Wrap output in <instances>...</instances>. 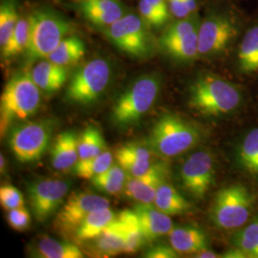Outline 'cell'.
<instances>
[{"label": "cell", "mask_w": 258, "mask_h": 258, "mask_svg": "<svg viewBox=\"0 0 258 258\" xmlns=\"http://www.w3.org/2000/svg\"><path fill=\"white\" fill-rule=\"evenodd\" d=\"M40 89L29 72H19L6 83L0 98L1 134L12 123L35 115L40 106Z\"/></svg>", "instance_id": "6da1fadb"}, {"label": "cell", "mask_w": 258, "mask_h": 258, "mask_svg": "<svg viewBox=\"0 0 258 258\" xmlns=\"http://www.w3.org/2000/svg\"><path fill=\"white\" fill-rule=\"evenodd\" d=\"M200 141V131L183 118L167 114L157 120L148 140L152 152L162 158H173L191 149Z\"/></svg>", "instance_id": "7a4b0ae2"}, {"label": "cell", "mask_w": 258, "mask_h": 258, "mask_svg": "<svg viewBox=\"0 0 258 258\" xmlns=\"http://www.w3.org/2000/svg\"><path fill=\"white\" fill-rule=\"evenodd\" d=\"M240 102L239 90L233 84L212 75L198 78L190 87L189 106L205 116L229 114Z\"/></svg>", "instance_id": "3957f363"}, {"label": "cell", "mask_w": 258, "mask_h": 258, "mask_svg": "<svg viewBox=\"0 0 258 258\" xmlns=\"http://www.w3.org/2000/svg\"><path fill=\"white\" fill-rule=\"evenodd\" d=\"M161 79L156 74L142 76L117 99L112 107L111 120L119 127L136 124L156 102Z\"/></svg>", "instance_id": "277c9868"}, {"label": "cell", "mask_w": 258, "mask_h": 258, "mask_svg": "<svg viewBox=\"0 0 258 258\" xmlns=\"http://www.w3.org/2000/svg\"><path fill=\"white\" fill-rule=\"evenodd\" d=\"M29 19L31 34L25 54L30 62L47 58L72 30L70 22L62 15L47 7L35 10Z\"/></svg>", "instance_id": "5b68a950"}, {"label": "cell", "mask_w": 258, "mask_h": 258, "mask_svg": "<svg viewBox=\"0 0 258 258\" xmlns=\"http://www.w3.org/2000/svg\"><path fill=\"white\" fill-rule=\"evenodd\" d=\"M112 68L106 59L97 57L82 65L72 75L66 91L72 103L88 105L97 102L110 83Z\"/></svg>", "instance_id": "8992f818"}, {"label": "cell", "mask_w": 258, "mask_h": 258, "mask_svg": "<svg viewBox=\"0 0 258 258\" xmlns=\"http://www.w3.org/2000/svg\"><path fill=\"white\" fill-rule=\"evenodd\" d=\"M104 34L115 46L130 56L145 58L153 52L150 27L137 14L127 13L109 27L104 28Z\"/></svg>", "instance_id": "52a82bcc"}, {"label": "cell", "mask_w": 258, "mask_h": 258, "mask_svg": "<svg viewBox=\"0 0 258 258\" xmlns=\"http://www.w3.org/2000/svg\"><path fill=\"white\" fill-rule=\"evenodd\" d=\"M54 131V122L49 120L27 121L12 129L9 147L20 163L38 161L46 152Z\"/></svg>", "instance_id": "ba28073f"}, {"label": "cell", "mask_w": 258, "mask_h": 258, "mask_svg": "<svg viewBox=\"0 0 258 258\" xmlns=\"http://www.w3.org/2000/svg\"><path fill=\"white\" fill-rule=\"evenodd\" d=\"M252 198L242 184H232L218 191L212 206V220L223 230H234L248 221Z\"/></svg>", "instance_id": "9c48e42d"}, {"label": "cell", "mask_w": 258, "mask_h": 258, "mask_svg": "<svg viewBox=\"0 0 258 258\" xmlns=\"http://www.w3.org/2000/svg\"><path fill=\"white\" fill-rule=\"evenodd\" d=\"M108 207L110 203L105 197L89 192H74L59 209L54 222L55 230L63 234L75 233L87 215Z\"/></svg>", "instance_id": "30bf717a"}, {"label": "cell", "mask_w": 258, "mask_h": 258, "mask_svg": "<svg viewBox=\"0 0 258 258\" xmlns=\"http://www.w3.org/2000/svg\"><path fill=\"white\" fill-rule=\"evenodd\" d=\"M71 186L69 181L38 180L28 186L29 203L37 221L48 220L63 203Z\"/></svg>", "instance_id": "8fae6325"}, {"label": "cell", "mask_w": 258, "mask_h": 258, "mask_svg": "<svg viewBox=\"0 0 258 258\" xmlns=\"http://www.w3.org/2000/svg\"><path fill=\"white\" fill-rule=\"evenodd\" d=\"M184 188L194 198L205 197L214 179V160L210 152L197 151L184 161L180 170Z\"/></svg>", "instance_id": "7c38bea8"}, {"label": "cell", "mask_w": 258, "mask_h": 258, "mask_svg": "<svg viewBox=\"0 0 258 258\" xmlns=\"http://www.w3.org/2000/svg\"><path fill=\"white\" fill-rule=\"evenodd\" d=\"M237 33L230 18L214 15L205 19L198 28V52L200 55L218 54L231 42Z\"/></svg>", "instance_id": "4fadbf2b"}, {"label": "cell", "mask_w": 258, "mask_h": 258, "mask_svg": "<svg viewBox=\"0 0 258 258\" xmlns=\"http://www.w3.org/2000/svg\"><path fill=\"white\" fill-rule=\"evenodd\" d=\"M168 171V166L165 162H156L147 174L128 177L122 194L140 204H153L158 188L166 182Z\"/></svg>", "instance_id": "5bb4252c"}, {"label": "cell", "mask_w": 258, "mask_h": 258, "mask_svg": "<svg viewBox=\"0 0 258 258\" xmlns=\"http://www.w3.org/2000/svg\"><path fill=\"white\" fill-rule=\"evenodd\" d=\"M152 150L140 143H127L116 149L115 158L128 177H141L152 168Z\"/></svg>", "instance_id": "9a60e30c"}, {"label": "cell", "mask_w": 258, "mask_h": 258, "mask_svg": "<svg viewBox=\"0 0 258 258\" xmlns=\"http://www.w3.org/2000/svg\"><path fill=\"white\" fill-rule=\"evenodd\" d=\"M83 18L94 26L107 28L127 14L120 0H89L78 5Z\"/></svg>", "instance_id": "2e32d148"}, {"label": "cell", "mask_w": 258, "mask_h": 258, "mask_svg": "<svg viewBox=\"0 0 258 258\" xmlns=\"http://www.w3.org/2000/svg\"><path fill=\"white\" fill-rule=\"evenodd\" d=\"M147 242H152L164 236L173 229L169 215L159 211L151 204H137L133 208Z\"/></svg>", "instance_id": "e0dca14e"}, {"label": "cell", "mask_w": 258, "mask_h": 258, "mask_svg": "<svg viewBox=\"0 0 258 258\" xmlns=\"http://www.w3.org/2000/svg\"><path fill=\"white\" fill-rule=\"evenodd\" d=\"M84 244L88 252L96 257H111L124 252V239L118 217L100 235Z\"/></svg>", "instance_id": "ac0fdd59"}, {"label": "cell", "mask_w": 258, "mask_h": 258, "mask_svg": "<svg viewBox=\"0 0 258 258\" xmlns=\"http://www.w3.org/2000/svg\"><path fill=\"white\" fill-rule=\"evenodd\" d=\"M79 137L72 130H66L55 137L51 148V164L56 171L67 172L79 161Z\"/></svg>", "instance_id": "d6986e66"}, {"label": "cell", "mask_w": 258, "mask_h": 258, "mask_svg": "<svg viewBox=\"0 0 258 258\" xmlns=\"http://www.w3.org/2000/svg\"><path fill=\"white\" fill-rule=\"evenodd\" d=\"M41 92L53 94L60 90L68 80V69L47 60H40L30 72Z\"/></svg>", "instance_id": "ffe728a7"}, {"label": "cell", "mask_w": 258, "mask_h": 258, "mask_svg": "<svg viewBox=\"0 0 258 258\" xmlns=\"http://www.w3.org/2000/svg\"><path fill=\"white\" fill-rule=\"evenodd\" d=\"M169 244L179 254H195L208 249V238L198 228L177 227L168 233Z\"/></svg>", "instance_id": "44dd1931"}, {"label": "cell", "mask_w": 258, "mask_h": 258, "mask_svg": "<svg viewBox=\"0 0 258 258\" xmlns=\"http://www.w3.org/2000/svg\"><path fill=\"white\" fill-rule=\"evenodd\" d=\"M117 215L108 208L99 209L91 212L83 223L79 226L75 232V238L81 243L94 239L100 235L106 227L116 219Z\"/></svg>", "instance_id": "7402d4cb"}, {"label": "cell", "mask_w": 258, "mask_h": 258, "mask_svg": "<svg viewBox=\"0 0 258 258\" xmlns=\"http://www.w3.org/2000/svg\"><path fill=\"white\" fill-rule=\"evenodd\" d=\"M159 45L166 55L180 61H188L199 55L198 30L184 37L171 39L159 38Z\"/></svg>", "instance_id": "603a6c76"}, {"label": "cell", "mask_w": 258, "mask_h": 258, "mask_svg": "<svg viewBox=\"0 0 258 258\" xmlns=\"http://www.w3.org/2000/svg\"><path fill=\"white\" fill-rule=\"evenodd\" d=\"M34 255L42 258H83V252L80 248L69 242L54 239L42 235L36 243Z\"/></svg>", "instance_id": "cb8c5ba5"}, {"label": "cell", "mask_w": 258, "mask_h": 258, "mask_svg": "<svg viewBox=\"0 0 258 258\" xmlns=\"http://www.w3.org/2000/svg\"><path fill=\"white\" fill-rule=\"evenodd\" d=\"M124 239V253H135L147 242L138 218L133 210H124L117 215Z\"/></svg>", "instance_id": "d4e9b609"}, {"label": "cell", "mask_w": 258, "mask_h": 258, "mask_svg": "<svg viewBox=\"0 0 258 258\" xmlns=\"http://www.w3.org/2000/svg\"><path fill=\"white\" fill-rule=\"evenodd\" d=\"M86 53L83 39L78 36L65 37L55 51L47 57L50 61L61 66H71L78 63Z\"/></svg>", "instance_id": "484cf974"}, {"label": "cell", "mask_w": 258, "mask_h": 258, "mask_svg": "<svg viewBox=\"0 0 258 258\" xmlns=\"http://www.w3.org/2000/svg\"><path fill=\"white\" fill-rule=\"evenodd\" d=\"M154 206L167 215H179L190 210L191 206L171 184L164 182L158 188Z\"/></svg>", "instance_id": "4316f807"}, {"label": "cell", "mask_w": 258, "mask_h": 258, "mask_svg": "<svg viewBox=\"0 0 258 258\" xmlns=\"http://www.w3.org/2000/svg\"><path fill=\"white\" fill-rule=\"evenodd\" d=\"M127 179V173L120 165H112L104 172L93 177L91 183L99 191L116 195L123 191Z\"/></svg>", "instance_id": "83f0119b"}, {"label": "cell", "mask_w": 258, "mask_h": 258, "mask_svg": "<svg viewBox=\"0 0 258 258\" xmlns=\"http://www.w3.org/2000/svg\"><path fill=\"white\" fill-rule=\"evenodd\" d=\"M238 64L244 73L258 71V26L249 29L238 50Z\"/></svg>", "instance_id": "f1b7e54d"}, {"label": "cell", "mask_w": 258, "mask_h": 258, "mask_svg": "<svg viewBox=\"0 0 258 258\" xmlns=\"http://www.w3.org/2000/svg\"><path fill=\"white\" fill-rule=\"evenodd\" d=\"M31 34V22L29 16L19 18L8 43L1 49L2 59H10L26 52Z\"/></svg>", "instance_id": "f546056e"}, {"label": "cell", "mask_w": 258, "mask_h": 258, "mask_svg": "<svg viewBox=\"0 0 258 258\" xmlns=\"http://www.w3.org/2000/svg\"><path fill=\"white\" fill-rule=\"evenodd\" d=\"M106 143L101 131L94 126H87L79 136V160L97 156L106 150Z\"/></svg>", "instance_id": "4dcf8cb0"}, {"label": "cell", "mask_w": 258, "mask_h": 258, "mask_svg": "<svg viewBox=\"0 0 258 258\" xmlns=\"http://www.w3.org/2000/svg\"><path fill=\"white\" fill-rule=\"evenodd\" d=\"M113 154L105 150L97 156L79 160L73 167V172L76 176L83 179H92L93 177L99 175L107 170L113 165Z\"/></svg>", "instance_id": "1f68e13d"}, {"label": "cell", "mask_w": 258, "mask_h": 258, "mask_svg": "<svg viewBox=\"0 0 258 258\" xmlns=\"http://www.w3.org/2000/svg\"><path fill=\"white\" fill-rule=\"evenodd\" d=\"M19 16L17 0H1L0 5V48L8 43L15 28L18 24Z\"/></svg>", "instance_id": "d6a6232c"}, {"label": "cell", "mask_w": 258, "mask_h": 258, "mask_svg": "<svg viewBox=\"0 0 258 258\" xmlns=\"http://www.w3.org/2000/svg\"><path fill=\"white\" fill-rule=\"evenodd\" d=\"M239 158L249 172L258 174V128L252 129L246 136L240 148Z\"/></svg>", "instance_id": "836d02e7"}, {"label": "cell", "mask_w": 258, "mask_h": 258, "mask_svg": "<svg viewBox=\"0 0 258 258\" xmlns=\"http://www.w3.org/2000/svg\"><path fill=\"white\" fill-rule=\"evenodd\" d=\"M235 244L249 258H258V218L236 234Z\"/></svg>", "instance_id": "e575fe53"}, {"label": "cell", "mask_w": 258, "mask_h": 258, "mask_svg": "<svg viewBox=\"0 0 258 258\" xmlns=\"http://www.w3.org/2000/svg\"><path fill=\"white\" fill-rule=\"evenodd\" d=\"M200 26V21L197 17L189 16L185 19H179L174 23L166 26L161 35V39H171L176 37H184L194 31H197Z\"/></svg>", "instance_id": "d590c367"}, {"label": "cell", "mask_w": 258, "mask_h": 258, "mask_svg": "<svg viewBox=\"0 0 258 258\" xmlns=\"http://www.w3.org/2000/svg\"><path fill=\"white\" fill-rule=\"evenodd\" d=\"M138 10L139 15L150 28L163 27L166 25L169 19V17L159 12L146 0H140Z\"/></svg>", "instance_id": "8d00e7d4"}, {"label": "cell", "mask_w": 258, "mask_h": 258, "mask_svg": "<svg viewBox=\"0 0 258 258\" xmlns=\"http://www.w3.org/2000/svg\"><path fill=\"white\" fill-rule=\"evenodd\" d=\"M0 204L6 211L24 207V198L17 187L11 184L0 187Z\"/></svg>", "instance_id": "74e56055"}, {"label": "cell", "mask_w": 258, "mask_h": 258, "mask_svg": "<svg viewBox=\"0 0 258 258\" xmlns=\"http://www.w3.org/2000/svg\"><path fill=\"white\" fill-rule=\"evenodd\" d=\"M10 227L17 231H24L29 229L31 216L25 207L10 210L6 216Z\"/></svg>", "instance_id": "f35d334b"}, {"label": "cell", "mask_w": 258, "mask_h": 258, "mask_svg": "<svg viewBox=\"0 0 258 258\" xmlns=\"http://www.w3.org/2000/svg\"><path fill=\"white\" fill-rule=\"evenodd\" d=\"M179 253L171 246H166L163 244H159L152 248L148 249L144 257L147 258H176Z\"/></svg>", "instance_id": "ab89813d"}, {"label": "cell", "mask_w": 258, "mask_h": 258, "mask_svg": "<svg viewBox=\"0 0 258 258\" xmlns=\"http://www.w3.org/2000/svg\"><path fill=\"white\" fill-rule=\"evenodd\" d=\"M169 12L176 19H185L190 16L189 11L186 8L184 0H166Z\"/></svg>", "instance_id": "60d3db41"}, {"label": "cell", "mask_w": 258, "mask_h": 258, "mask_svg": "<svg viewBox=\"0 0 258 258\" xmlns=\"http://www.w3.org/2000/svg\"><path fill=\"white\" fill-rule=\"evenodd\" d=\"M151 6H153L155 9L164 14L165 16L169 17V9L166 0H146Z\"/></svg>", "instance_id": "b9f144b4"}, {"label": "cell", "mask_w": 258, "mask_h": 258, "mask_svg": "<svg viewBox=\"0 0 258 258\" xmlns=\"http://www.w3.org/2000/svg\"><path fill=\"white\" fill-rule=\"evenodd\" d=\"M221 257L226 258H247L248 256L245 254V252L240 249L239 248L235 249H231L229 251H227L224 255H222Z\"/></svg>", "instance_id": "7bdbcfd3"}, {"label": "cell", "mask_w": 258, "mask_h": 258, "mask_svg": "<svg viewBox=\"0 0 258 258\" xmlns=\"http://www.w3.org/2000/svg\"><path fill=\"white\" fill-rule=\"evenodd\" d=\"M194 257L216 258L219 257V255H218L216 252H214V251H212V250H208V249H203V250H201V251H199V252H197V253H195Z\"/></svg>", "instance_id": "ee69618b"}, {"label": "cell", "mask_w": 258, "mask_h": 258, "mask_svg": "<svg viewBox=\"0 0 258 258\" xmlns=\"http://www.w3.org/2000/svg\"><path fill=\"white\" fill-rule=\"evenodd\" d=\"M184 3L186 5V8L189 11L190 15L194 14L198 7V3L197 0H184Z\"/></svg>", "instance_id": "f6af8a7d"}, {"label": "cell", "mask_w": 258, "mask_h": 258, "mask_svg": "<svg viewBox=\"0 0 258 258\" xmlns=\"http://www.w3.org/2000/svg\"><path fill=\"white\" fill-rule=\"evenodd\" d=\"M0 169L2 173L6 171V160H5V157L3 156V154H1L0 156Z\"/></svg>", "instance_id": "bcb514c9"}, {"label": "cell", "mask_w": 258, "mask_h": 258, "mask_svg": "<svg viewBox=\"0 0 258 258\" xmlns=\"http://www.w3.org/2000/svg\"><path fill=\"white\" fill-rule=\"evenodd\" d=\"M56 1H65V0H56ZM69 1H75L77 3H81V2H85V1H89V0H69Z\"/></svg>", "instance_id": "7dc6e473"}]
</instances>
